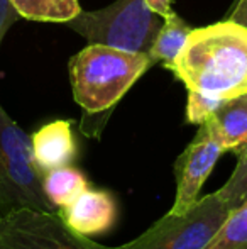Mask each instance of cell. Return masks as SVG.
<instances>
[{
    "instance_id": "cell-1",
    "label": "cell",
    "mask_w": 247,
    "mask_h": 249,
    "mask_svg": "<svg viewBox=\"0 0 247 249\" xmlns=\"http://www.w3.org/2000/svg\"><path fill=\"white\" fill-rule=\"evenodd\" d=\"M188 92L229 100L247 93V27L234 20L191 29L169 66Z\"/></svg>"
},
{
    "instance_id": "cell-2",
    "label": "cell",
    "mask_w": 247,
    "mask_h": 249,
    "mask_svg": "<svg viewBox=\"0 0 247 249\" xmlns=\"http://www.w3.org/2000/svg\"><path fill=\"white\" fill-rule=\"evenodd\" d=\"M149 66L148 54L105 44H90L69 59L73 97L83 108L82 131L86 136L100 138L114 107Z\"/></svg>"
},
{
    "instance_id": "cell-3",
    "label": "cell",
    "mask_w": 247,
    "mask_h": 249,
    "mask_svg": "<svg viewBox=\"0 0 247 249\" xmlns=\"http://www.w3.org/2000/svg\"><path fill=\"white\" fill-rule=\"evenodd\" d=\"M163 20L146 0H115L99 10H80L66 26L90 44L149 54Z\"/></svg>"
},
{
    "instance_id": "cell-4",
    "label": "cell",
    "mask_w": 247,
    "mask_h": 249,
    "mask_svg": "<svg viewBox=\"0 0 247 249\" xmlns=\"http://www.w3.org/2000/svg\"><path fill=\"white\" fill-rule=\"evenodd\" d=\"M31 136L0 105V217L17 209L56 210L43 190Z\"/></svg>"
},
{
    "instance_id": "cell-5",
    "label": "cell",
    "mask_w": 247,
    "mask_h": 249,
    "mask_svg": "<svg viewBox=\"0 0 247 249\" xmlns=\"http://www.w3.org/2000/svg\"><path fill=\"white\" fill-rule=\"evenodd\" d=\"M229 213L214 192L200 197L185 213H165L141 236L119 249H203Z\"/></svg>"
},
{
    "instance_id": "cell-6",
    "label": "cell",
    "mask_w": 247,
    "mask_h": 249,
    "mask_svg": "<svg viewBox=\"0 0 247 249\" xmlns=\"http://www.w3.org/2000/svg\"><path fill=\"white\" fill-rule=\"evenodd\" d=\"M0 249H119L78 234L56 210L17 209L0 217Z\"/></svg>"
},
{
    "instance_id": "cell-7",
    "label": "cell",
    "mask_w": 247,
    "mask_h": 249,
    "mask_svg": "<svg viewBox=\"0 0 247 249\" xmlns=\"http://www.w3.org/2000/svg\"><path fill=\"white\" fill-rule=\"evenodd\" d=\"M225 149L212 136L207 124H200L193 141L175 161L176 192L169 212L185 213L200 200V192Z\"/></svg>"
},
{
    "instance_id": "cell-8",
    "label": "cell",
    "mask_w": 247,
    "mask_h": 249,
    "mask_svg": "<svg viewBox=\"0 0 247 249\" xmlns=\"http://www.w3.org/2000/svg\"><path fill=\"white\" fill-rule=\"evenodd\" d=\"M60 213L73 231L90 237L112 229L119 209L115 197L109 190H93L88 187L63 207Z\"/></svg>"
},
{
    "instance_id": "cell-9",
    "label": "cell",
    "mask_w": 247,
    "mask_h": 249,
    "mask_svg": "<svg viewBox=\"0 0 247 249\" xmlns=\"http://www.w3.org/2000/svg\"><path fill=\"white\" fill-rule=\"evenodd\" d=\"M31 141L34 160L43 173L69 166L78 153L69 121H53L43 125L31 136Z\"/></svg>"
},
{
    "instance_id": "cell-10",
    "label": "cell",
    "mask_w": 247,
    "mask_h": 249,
    "mask_svg": "<svg viewBox=\"0 0 247 249\" xmlns=\"http://www.w3.org/2000/svg\"><path fill=\"white\" fill-rule=\"evenodd\" d=\"M212 136L227 151L239 154L247 148V93L224 100L205 121Z\"/></svg>"
},
{
    "instance_id": "cell-11",
    "label": "cell",
    "mask_w": 247,
    "mask_h": 249,
    "mask_svg": "<svg viewBox=\"0 0 247 249\" xmlns=\"http://www.w3.org/2000/svg\"><path fill=\"white\" fill-rule=\"evenodd\" d=\"M191 33V27L175 12H169L163 20V26L156 36L152 48L149 51L151 65L163 63L168 70L173 65L181 50L185 48L186 39Z\"/></svg>"
},
{
    "instance_id": "cell-12",
    "label": "cell",
    "mask_w": 247,
    "mask_h": 249,
    "mask_svg": "<svg viewBox=\"0 0 247 249\" xmlns=\"http://www.w3.org/2000/svg\"><path fill=\"white\" fill-rule=\"evenodd\" d=\"M88 188V180L80 170L61 166L43 175V190L54 209H63Z\"/></svg>"
},
{
    "instance_id": "cell-13",
    "label": "cell",
    "mask_w": 247,
    "mask_h": 249,
    "mask_svg": "<svg viewBox=\"0 0 247 249\" xmlns=\"http://www.w3.org/2000/svg\"><path fill=\"white\" fill-rule=\"evenodd\" d=\"M20 19L66 24L80 14L78 0H9Z\"/></svg>"
},
{
    "instance_id": "cell-14",
    "label": "cell",
    "mask_w": 247,
    "mask_h": 249,
    "mask_svg": "<svg viewBox=\"0 0 247 249\" xmlns=\"http://www.w3.org/2000/svg\"><path fill=\"white\" fill-rule=\"evenodd\" d=\"M203 249H247V202L229 213Z\"/></svg>"
},
{
    "instance_id": "cell-15",
    "label": "cell",
    "mask_w": 247,
    "mask_h": 249,
    "mask_svg": "<svg viewBox=\"0 0 247 249\" xmlns=\"http://www.w3.org/2000/svg\"><path fill=\"white\" fill-rule=\"evenodd\" d=\"M237 156L239 160L235 170L232 171L224 187L215 192L222 203L229 209V212L239 209L242 203L247 202V148L242 149Z\"/></svg>"
},
{
    "instance_id": "cell-16",
    "label": "cell",
    "mask_w": 247,
    "mask_h": 249,
    "mask_svg": "<svg viewBox=\"0 0 247 249\" xmlns=\"http://www.w3.org/2000/svg\"><path fill=\"white\" fill-rule=\"evenodd\" d=\"M224 100L210 99V97L203 95L198 92H188L186 100V122L190 124H203Z\"/></svg>"
},
{
    "instance_id": "cell-17",
    "label": "cell",
    "mask_w": 247,
    "mask_h": 249,
    "mask_svg": "<svg viewBox=\"0 0 247 249\" xmlns=\"http://www.w3.org/2000/svg\"><path fill=\"white\" fill-rule=\"evenodd\" d=\"M20 19V16L17 14V10L12 7V3L9 0H0V46L2 41L5 37L7 31Z\"/></svg>"
},
{
    "instance_id": "cell-18",
    "label": "cell",
    "mask_w": 247,
    "mask_h": 249,
    "mask_svg": "<svg viewBox=\"0 0 247 249\" xmlns=\"http://www.w3.org/2000/svg\"><path fill=\"white\" fill-rule=\"evenodd\" d=\"M146 3H148V7L152 10V12H156L158 16H161L163 19H165L169 12H173L171 10V0H146Z\"/></svg>"
},
{
    "instance_id": "cell-19",
    "label": "cell",
    "mask_w": 247,
    "mask_h": 249,
    "mask_svg": "<svg viewBox=\"0 0 247 249\" xmlns=\"http://www.w3.org/2000/svg\"><path fill=\"white\" fill-rule=\"evenodd\" d=\"M231 20H234V22L241 24V26L247 27V0H239L237 5H235V9L232 10L231 17H229Z\"/></svg>"
}]
</instances>
